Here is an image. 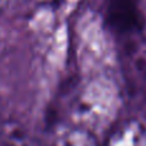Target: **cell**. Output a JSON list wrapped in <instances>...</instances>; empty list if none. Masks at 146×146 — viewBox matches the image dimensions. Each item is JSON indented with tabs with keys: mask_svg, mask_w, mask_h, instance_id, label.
<instances>
[{
	"mask_svg": "<svg viewBox=\"0 0 146 146\" xmlns=\"http://www.w3.org/2000/svg\"><path fill=\"white\" fill-rule=\"evenodd\" d=\"M121 109V94L113 81L98 78L81 92L76 104L77 126L92 132L111 124Z\"/></svg>",
	"mask_w": 146,
	"mask_h": 146,
	"instance_id": "obj_1",
	"label": "cell"
},
{
	"mask_svg": "<svg viewBox=\"0 0 146 146\" xmlns=\"http://www.w3.org/2000/svg\"><path fill=\"white\" fill-rule=\"evenodd\" d=\"M106 17L119 33L139 32L144 27V17L137 0H108Z\"/></svg>",
	"mask_w": 146,
	"mask_h": 146,
	"instance_id": "obj_2",
	"label": "cell"
},
{
	"mask_svg": "<svg viewBox=\"0 0 146 146\" xmlns=\"http://www.w3.org/2000/svg\"><path fill=\"white\" fill-rule=\"evenodd\" d=\"M104 146H146V126L137 119L122 122L111 129Z\"/></svg>",
	"mask_w": 146,
	"mask_h": 146,
	"instance_id": "obj_3",
	"label": "cell"
},
{
	"mask_svg": "<svg viewBox=\"0 0 146 146\" xmlns=\"http://www.w3.org/2000/svg\"><path fill=\"white\" fill-rule=\"evenodd\" d=\"M55 146H99L92 132L76 126L58 137Z\"/></svg>",
	"mask_w": 146,
	"mask_h": 146,
	"instance_id": "obj_4",
	"label": "cell"
},
{
	"mask_svg": "<svg viewBox=\"0 0 146 146\" xmlns=\"http://www.w3.org/2000/svg\"><path fill=\"white\" fill-rule=\"evenodd\" d=\"M5 146H36V145H33L32 142L28 139H26V137L15 136V137H13V139H10Z\"/></svg>",
	"mask_w": 146,
	"mask_h": 146,
	"instance_id": "obj_5",
	"label": "cell"
}]
</instances>
